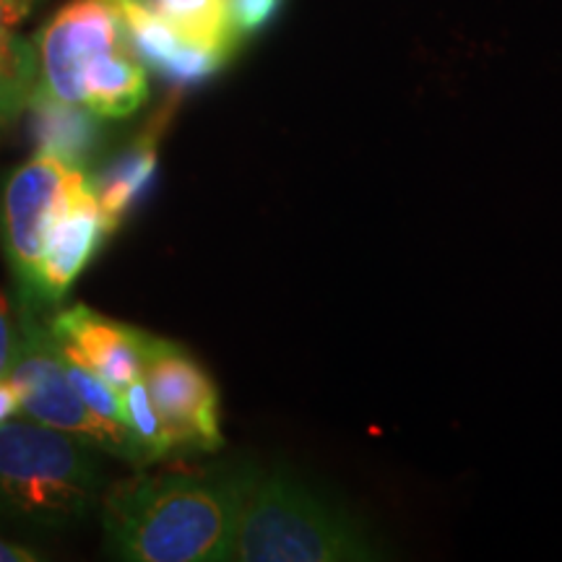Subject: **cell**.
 <instances>
[{
  "mask_svg": "<svg viewBox=\"0 0 562 562\" xmlns=\"http://www.w3.org/2000/svg\"><path fill=\"white\" fill-rule=\"evenodd\" d=\"M258 469L222 463L201 472H140L102 495L108 550L131 562L229 560Z\"/></svg>",
  "mask_w": 562,
  "mask_h": 562,
  "instance_id": "6da1fadb",
  "label": "cell"
},
{
  "mask_svg": "<svg viewBox=\"0 0 562 562\" xmlns=\"http://www.w3.org/2000/svg\"><path fill=\"white\" fill-rule=\"evenodd\" d=\"M381 558L370 533L284 469L252 476L229 560L344 562Z\"/></svg>",
  "mask_w": 562,
  "mask_h": 562,
  "instance_id": "7a4b0ae2",
  "label": "cell"
},
{
  "mask_svg": "<svg viewBox=\"0 0 562 562\" xmlns=\"http://www.w3.org/2000/svg\"><path fill=\"white\" fill-rule=\"evenodd\" d=\"M89 442L34 419L0 425V513L34 526H70L102 503Z\"/></svg>",
  "mask_w": 562,
  "mask_h": 562,
  "instance_id": "3957f363",
  "label": "cell"
},
{
  "mask_svg": "<svg viewBox=\"0 0 562 562\" xmlns=\"http://www.w3.org/2000/svg\"><path fill=\"white\" fill-rule=\"evenodd\" d=\"M9 378L21 393V414L26 419L76 435L97 451L128 461L138 469L151 467L149 451L131 427L104 419L89 409L81 393L70 383L53 331L42 326L30 305H21L16 357H13Z\"/></svg>",
  "mask_w": 562,
  "mask_h": 562,
  "instance_id": "277c9868",
  "label": "cell"
},
{
  "mask_svg": "<svg viewBox=\"0 0 562 562\" xmlns=\"http://www.w3.org/2000/svg\"><path fill=\"white\" fill-rule=\"evenodd\" d=\"M79 170L81 167L55 159L50 154H34L5 182L0 232H3L5 258L21 290V305L34 302L47 235L66 203L70 180Z\"/></svg>",
  "mask_w": 562,
  "mask_h": 562,
  "instance_id": "5b68a950",
  "label": "cell"
},
{
  "mask_svg": "<svg viewBox=\"0 0 562 562\" xmlns=\"http://www.w3.org/2000/svg\"><path fill=\"white\" fill-rule=\"evenodd\" d=\"M144 383L180 453L220 451V391L180 344L146 331Z\"/></svg>",
  "mask_w": 562,
  "mask_h": 562,
  "instance_id": "8992f818",
  "label": "cell"
},
{
  "mask_svg": "<svg viewBox=\"0 0 562 562\" xmlns=\"http://www.w3.org/2000/svg\"><path fill=\"white\" fill-rule=\"evenodd\" d=\"M128 47L115 0H70L37 37V89L60 102H83V70L100 55Z\"/></svg>",
  "mask_w": 562,
  "mask_h": 562,
  "instance_id": "52a82bcc",
  "label": "cell"
},
{
  "mask_svg": "<svg viewBox=\"0 0 562 562\" xmlns=\"http://www.w3.org/2000/svg\"><path fill=\"white\" fill-rule=\"evenodd\" d=\"M108 237L110 229L97 201L91 172L81 167L70 180L66 203L47 235L45 256L37 271V290L30 307L37 311L40 305H58L74 281L81 277V271L94 261Z\"/></svg>",
  "mask_w": 562,
  "mask_h": 562,
  "instance_id": "ba28073f",
  "label": "cell"
},
{
  "mask_svg": "<svg viewBox=\"0 0 562 562\" xmlns=\"http://www.w3.org/2000/svg\"><path fill=\"white\" fill-rule=\"evenodd\" d=\"M50 331L60 351L87 364L117 391L144 378L146 331L112 321L87 305H70L55 315Z\"/></svg>",
  "mask_w": 562,
  "mask_h": 562,
  "instance_id": "9c48e42d",
  "label": "cell"
},
{
  "mask_svg": "<svg viewBox=\"0 0 562 562\" xmlns=\"http://www.w3.org/2000/svg\"><path fill=\"white\" fill-rule=\"evenodd\" d=\"M115 9L133 55L146 68L157 70L161 79L178 87H193V83L206 81L227 63L224 55L203 50L182 40L157 11H151L140 0H115Z\"/></svg>",
  "mask_w": 562,
  "mask_h": 562,
  "instance_id": "30bf717a",
  "label": "cell"
},
{
  "mask_svg": "<svg viewBox=\"0 0 562 562\" xmlns=\"http://www.w3.org/2000/svg\"><path fill=\"white\" fill-rule=\"evenodd\" d=\"M170 112L172 108L159 110L149 121V125L117 157H112L100 172L91 175L97 201H100L110 235L121 227L128 211L144 199L146 188L151 186L154 175H157L159 140L165 136V125Z\"/></svg>",
  "mask_w": 562,
  "mask_h": 562,
  "instance_id": "8fae6325",
  "label": "cell"
},
{
  "mask_svg": "<svg viewBox=\"0 0 562 562\" xmlns=\"http://www.w3.org/2000/svg\"><path fill=\"white\" fill-rule=\"evenodd\" d=\"M149 94L146 66L131 47H117L94 58L83 70V108L100 121L131 117Z\"/></svg>",
  "mask_w": 562,
  "mask_h": 562,
  "instance_id": "7c38bea8",
  "label": "cell"
},
{
  "mask_svg": "<svg viewBox=\"0 0 562 562\" xmlns=\"http://www.w3.org/2000/svg\"><path fill=\"white\" fill-rule=\"evenodd\" d=\"M30 110L34 115L37 154H50L68 165L87 167V161L100 149V117L91 115L83 104L60 102L42 89H34Z\"/></svg>",
  "mask_w": 562,
  "mask_h": 562,
  "instance_id": "4fadbf2b",
  "label": "cell"
},
{
  "mask_svg": "<svg viewBox=\"0 0 562 562\" xmlns=\"http://www.w3.org/2000/svg\"><path fill=\"white\" fill-rule=\"evenodd\" d=\"M157 11L182 40L229 60L240 37L232 30L227 0H140Z\"/></svg>",
  "mask_w": 562,
  "mask_h": 562,
  "instance_id": "5bb4252c",
  "label": "cell"
},
{
  "mask_svg": "<svg viewBox=\"0 0 562 562\" xmlns=\"http://www.w3.org/2000/svg\"><path fill=\"white\" fill-rule=\"evenodd\" d=\"M40 83L37 50L30 40L13 34L0 42V128H9L24 110H30Z\"/></svg>",
  "mask_w": 562,
  "mask_h": 562,
  "instance_id": "9a60e30c",
  "label": "cell"
},
{
  "mask_svg": "<svg viewBox=\"0 0 562 562\" xmlns=\"http://www.w3.org/2000/svg\"><path fill=\"white\" fill-rule=\"evenodd\" d=\"M123 398H125V406H128L131 430L136 432V438L140 442H144V448L149 451L151 463L170 459V456H178L180 453L178 442H175L165 417H161L157 406H154L144 378L136 383H131L128 389L123 391Z\"/></svg>",
  "mask_w": 562,
  "mask_h": 562,
  "instance_id": "2e32d148",
  "label": "cell"
},
{
  "mask_svg": "<svg viewBox=\"0 0 562 562\" xmlns=\"http://www.w3.org/2000/svg\"><path fill=\"white\" fill-rule=\"evenodd\" d=\"M63 362H66L70 383L76 385V391L81 393V398L87 402L91 412H97L100 417L117 422V425L131 427L128 406H125L123 391H117L115 385H110L104 378L97 375L94 370H89L87 364L70 360V357L63 355Z\"/></svg>",
  "mask_w": 562,
  "mask_h": 562,
  "instance_id": "e0dca14e",
  "label": "cell"
},
{
  "mask_svg": "<svg viewBox=\"0 0 562 562\" xmlns=\"http://www.w3.org/2000/svg\"><path fill=\"white\" fill-rule=\"evenodd\" d=\"M284 0H227V11L232 30H235L240 42L250 34L261 32L263 26L271 24Z\"/></svg>",
  "mask_w": 562,
  "mask_h": 562,
  "instance_id": "ac0fdd59",
  "label": "cell"
},
{
  "mask_svg": "<svg viewBox=\"0 0 562 562\" xmlns=\"http://www.w3.org/2000/svg\"><path fill=\"white\" fill-rule=\"evenodd\" d=\"M16 341H19V328L13 326L9 302L0 294V381L11 375L13 357H16Z\"/></svg>",
  "mask_w": 562,
  "mask_h": 562,
  "instance_id": "d6986e66",
  "label": "cell"
},
{
  "mask_svg": "<svg viewBox=\"0 0 562 562\" xmlns=\"http://www.w3.org/2000/svg\"><path fill=\"white\" fill-rule=\"evenodd\" d=\"M34 0H0V42L16 34V26L30 16Z\"/></svg>",
  "mask_w": 562,
  "mask_h": 562,
  "instance_id": "ffe728a7",
  "label": "cell"
},
{
  "mask_svg": "<svg viewBox=\"0 0 562 562\" xmlns=\"http://www.w3.org/2000/svg\"><path fill=\"white\" fill-rule=\"evenodd\" d=\"M21 414V393L11 378L0 381V425Z\"/></svg>",
  "mask_w": 562,
  "mask_h": 562,
  "instance_id": "44dd1931",
  "label": "cell"
},
{
  "mask_svg": "<svg viewBox=\"0 0 562 562\" xmlns=\"http://www.w3.org/2000/svg\"><path fill=\"white\" fill-rule=\"evenodd\" d=\"M0 562H37V554L26 550V547L9 544L0 539Z\"/></svg>",
  "mask_w": 562,
  "mask_h": 562,
  "instance_id": "7402d4cb",
  "label": "cell"
}]
</instances>
